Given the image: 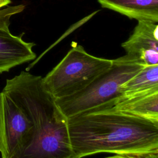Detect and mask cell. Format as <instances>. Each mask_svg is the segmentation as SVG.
Wrapping results in <instances>:
<instances>
[{"label":"cell","mask_w":158,"mask_h":158,"mask_svg":"<svg viewBox=\"0 0 158 158\" xmlns=\"http://www.w3.org/2000/svg\"><path fill=\"white\" fill-rule=\"evenodd\" d=\"M23 34L12 35L9 28H0V74L36 58L35 44L23 40Z\"/></svg>","instance_id":"7"},{"label":"cell","mask_w":158,"mask_h":158,"mask_svg":"<svg viewBox=\"0 0 158 158\" xmlns=\"http://www.w3.org/2000/svg\"><path fill=\"white\" fill-rule=\"evenodd\" d=\"M158 90V64L143 67L120 88L122 96L128 98Z\"/></svg>","instance_id":"10"},{"label":"cell","mask_w":158,"mask_h":158,"mask_svg":"<svg viewBox=\"0 0 158 158\" xmlns=\"http://www.w3.org/2000/svg\"><path fill=\"white\" fill-rule=\"evenodd\" d=\"M144 66L131 62L123 56L112 60V66L81 91L55 99L66 118L103 106H112L122 96L121 86Z\"/></svg>","instance_id":"3"},{"label":"cell","mask_w":158,"mask_h":158,"mask_svg":"<svg viewBox=\"0 0 158 158\" xmlns=\"http://www.w3.org/2000/svg\"><path fill=\"white\" fill-rule=\"evenodd\" d=\"M42 77L22 71L6 80L3 90L33 127L32 141L16 158H78L70 144L67 118L44 88Z\"/></svg>","instance_id":"2"},{"label":"cell","mask_w":158,"mask_h":158,"mask_svg":"<svg viewBox=\"0 0 158 158\" xmlns=\"http://www.w3.org/2000/svg\"><path fill=\"white\" fill-rule=\"evenodd\" d=\"M102 7L139 20L158 22V0H98Z\"/></svg>","instance_id":"9"},{"label":"cell","mask_w":158,"mask_h":158,"mask_svg":"<svg viewBox=\"0 0 158 158\" xmlns=\"http://www.w3.org/2000/svg\"><path fill=\"white\" fill-rule=\"evenodd\" d=\"M78 158L107 152L145 158L158 155V123L103 106L67 118Z\"/></svg>","instance_id":"1"},{"label":"cell","mask_w":158,"mask_h":158,"mask_svg":"<svg viewBox=\"0 0 158 158\" xmlns=\"http://www.w3.org/2000/svg\"><path fill=\"white\" fill-rule=\"evenodd\" d=\"M106 158H136L134 157H131V156H123V155H118V154H115V156H110V157H107Z\"/></svg>","instance_id":"13"},{"label":"cell","mask_w":158,"mask_h":158,"mask_svg":"<svg viewBox=\"0 0 158 158\" xmlns=\"http://www.w3.org/2000/svg\"><path fill=\"white\" fill-rule=\"evenodd\" d=\"M33 135L31 122L3 90L0 91V154L16 158L30 144Z\"/></svg>","instance_id":"5"},{"label":"cell","mask_w":158,"mask_h":158,"mask_svg":"<svg viewBox=\"0 0 158 158\" xmlns=\"http://www.w3.org/2000/svg\"><path fill=\"white\" fill-rule=\"evenodd\" d=\"M111 107L115 110L158 123V90L120 98Z\"/></svg>","instance_id":"8"},{"label":"cell","mask_w":158,"mask_h":158,"mask_svg":"<svg viewBox=\"0 0 158 158\" xmlns=\"http://www.w3.org/2000/svg\"><path fill=\"white\" fill-rule=\"evenodd\" d=\"M11 3V0H0V9L7 6Z\"/></svg>","instance_id":"12"},{"label":"cell","mask_w":158,"mask_h":158,"mask_svg":"<svg viewBox=\"0 0 158 158\" xmlns=\"http://www.w3.org/2000/svg\"><path fill=\"white\" fill-rule=\"evenodd\" d=\"M125 57L144 67L158 64V25L139 20L130 36L121 44Z\"/></svg>","instance_id":"6"},{"label":"cell","mask_w":158,"mask_h":158,"mask_svg":"<svg viewBox=\"0 0 158 158\" xmlns=\"http://www.w3.org/2000/svg\"><path fill=\"white\" fill-rule=\"evenodd\" d=\"M71 46L60 62L42 78L44 88L55 99L81 91L112 65V60L92 56L76 42Z\"/></svg>","instance_id":"4"},{"label":"cell","mask_w":158,"mask_h":158,"mask_svg":"<svg viewBox=\"0 0 158 158\" xmlns=\"http://www.w3.org/2000/svg\"><path fill=\"white\" fill-rule=\"evenodd\" d=\"M25 9L23 4L8 6L0 9V28H9L12 16L22 12Z\"/></svg>","instance_id":"11"},{"label":"cell","mask_w":158,"mask_h":158,"mask_svg":"<svg viewBox=\"0 0 158 158\" xmlns=\"http://www.w3.org/2000/svg\"><path fill=\"white\" fill-rule=\"evenodd\" d=\"M145 158H158V155H155V156H149V157H147Z\"/></svg>","instance_id":"14"}]
</instances>
